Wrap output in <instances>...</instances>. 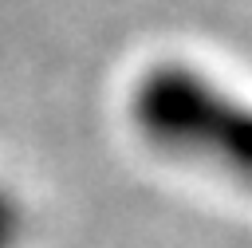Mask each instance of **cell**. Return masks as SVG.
<instances>
[{
	"label": "cell",
	"instance_id": "6da1fadb",
	"mask_svg": "<svg viewBox=\"0 0 252 248\" xmlns=\"http://www.w3.org/2000/svg\"><path fill=\"white\" fill-rule=\"evenodd\" d=\"M138 114L154 142L252 181V110L228 102L205 79H193L181 67L154 75L142 87Z\"/></svg>",
	"mask_w": 252,
	"mask_h": 248
}]
</instances>
